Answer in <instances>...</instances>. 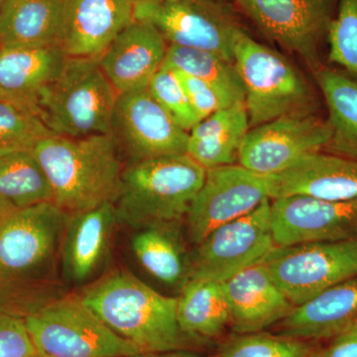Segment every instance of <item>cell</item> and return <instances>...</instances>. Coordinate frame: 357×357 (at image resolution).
Segmentation results:
<instances>
[{
	"label": "cell",
	"instance_id": "obj_1",
	"mask_svg": "<svg viewBox=\"0 0 357 357\" xmlns=\"http://www.w3.org/2000/svg\"><path fill=\"white\" fill-rule=\"evenodd\" d=\"M33 153L53 192V203L68 213L114 204L121 187V151L112 133L70 138L46 136Z\"/></svg>",
	"mask_w": 357,
	"mask_h": 357
},
{
	"label": "cell",
	"instance_id": "obj_2",
	"mask_svg": "<svg viewBox=\"0 0 357 357\" xmlns=\"http://www.w3.org/2000/svg\"><path fill=\"white\" fill-rule=\"evenodd\" d=\"M79 296L105 325L144 352L190 349L198 344L178 326V297L161 295L126 270L107 274Z\"/></svg>",
	"mask_w": 357,
	"mask_h": 357
},
{
	"label": "cell",
	"instance_id": "obj_3",
	"mask_svg": "<svg viewBox=\"0 0 357 357\" xmlns=\"http://www.w3.org/2000/svg\"><path fill=\"white\" fill-rule=\"evenodd\" d=\"M206 172L188 154L142 160L124 167L114 203L119 222L138 229L178 223L187 218Z\"/></svg>",
	"mask_w": 357,
	"mask_h": 357
},
{
	"label": "cell",
	"instance_id": "obj_4",
	"mask_svg": "<svg viewBox=\"0 0 357 357\" xmlns=\"http://www.w3.org/2000/svg\"><path fill=\"white\" fill-rule=\"evenodd\" d=\"M119 93L98 58H67L62 70L40 93L36 107L54 135L70 138L112 133Z\"/></svg>",
	"mask_w": 357,
	"mask_h": 357
},
{
	"label": "cell",
	"instance_id": "obj_5",
	"mask_svg": "<svg viewBox=\"0 0 357 357\" xmlns=\"http://www.w3.org/2000/svg\"><path fill=\"white\" fill-rule=\"evenodd\" d=\"M234 65L245 89L250 128L287 115L312 114L314 93L299 70L244 31L234 46Z\"/></svg>",
	"mask_w": 357,
	"mask_h": 357
},
{
	"label": "cell",
	"instance_id": "obj_6",
	"mask_svg": "<svg viewBox=\"0 0 357 357\" xmlns=\"http://www.w3.org/2000/svg\"><path fill=\"white\" fill-rule=\"evenodd\" d=\"M24 321L36 351L50 357H122L144 352L105 325L79 295L47 302Z\"/></svg>",
	"mask_w": 357,
	"mask_h": 357
},
{
	"label": "cell",
	"instance_id": "obj_7",
	"mask_svg": "<svg viewBox=\"0 0 357 357\" xmlns=\"http://www.w3.org/2000/svg\"><path fill=\"white\" fill-rule=\"evenodd\" d=\"M70 213L53 202L11 213L0 227V293L20 290L51 266Z\"/></svg>",
	"mask_w": 357,
	"mask_h": 357
},
{
	"label": "cell",
	"instance_id": "obj_8",
	"mask_svg": "<svg viewBox=\"0 0 357 357\" xmlns=\"http://www.w3.org/2000/svg\"><path fill=\"white\" fill-rule=\"evenodd\" d=\"M135 20L156 27L167 43L213 52L234 63L243 31L229 7L215 0H160L135 6Z\"/></svg>",
	"mask_w": 357,
	"mask_h": 357
},
{
	"label": "cell",
	"instance_id": "obj_9",
	"mask_svg": "<svg viewBox=\"0 0 357 357\" xmlns=\"http://www.w3.org/2000/svg\"><path fill=\"white\" fill-rule=\"evenodd\" d=\"M294 307L357 276V241L276 248L263 261Z\"/></svg>",
	"mask_w": 357,
	"mask_h": 357
},
{
	"label": "cell",
	"instance_id": "obj_10",
	"mask_svg": "<svg viewBox=\"0 0 357 357\" xmlns=\"http://www.w3.org/2000/svg\"><path fill=\"white\" fill-rule=\"evenodd\" d=\"M271 225V199L252 211L220 225L199 243L189 279L225 282L266 259L276 248Z\"/></svg>",
	"mask_w": 357,
	"mask_h": 357
},
{
	"label": "cell",
	"instance_id": "obj_11",
	"mask_svg": "<svg viewBox=\"0 0 357 357\" xmlns=\"http://www.w3.org/2000/svg\"><path fill=\"white\" fill-rule=\"evenodd\" d=\"M268 39L298 54L316 70L319 51L340 0H237Z\"/></svg>",
	"mask_w": 357,
	"mask_h": 357
},
{
	"label": "cell",
	"instance_id": "obj_12",
	"mask_svg": "<svg viewBox=\"0 0 357 357\" xmlns=\"http://www.w3.org/2000/svg\"><path fill=\"white\" fill-rule=\"evenodd\" d=\"M266 199H271L267 176L236 164L208 169L185 218L190 241L199 245L213 230L248 215Z\"/></svg>",
	"mask_w": 357,
	"mask_h": 357
},
{
	"label": "cell",
	"instance_id": "obj_13",
	"mask_svg": "<svg viewBox=\"0 0 357 357\" xmlns=\"http://www.w3.org/2000/svg\"><path fill=\"white\" fill-rule=\"evenodd\" d=\"M112 134L132 163L188 151L189 132L176 123L148 88L119 93Z\"/></svg>",
	"mask_w": 357,
	"mask_h": 357
},
{
	"label": "cell",
	"instance_id": "obj_14",
	"mask_svg": "<svg viewBox=\"0 0 357 357\" xmlns=\"http://www.w3.org/2000/svg\"><path fill=\"white\" fill-rule=\"evenodd\" d=\"M330 138L328 122L314 114L279 117L249 129L238 163L253 172L272 175L307 154L323 151Z\"/></svg>",
	"mask_w": 357,
	"mask_h": 357
},
{
	"label": "cell",
	"instance_id": "obj_15",
	"mask_svg": "<svg viewBox=\"0 0 357 357\" xmlns=\"http://www.w3.org/2000/svg\"><path fill=\"white\" fill-rule=\"evenodd\" d=\"M271 225L277 248L357 241V198L326 201L290 196L271 202Z\"/></svg>",
	"mask_w": 357,
	"mask_h": 357
},
{
	"label": "cell",
	"instance_id": "obj_16",
	"mask_svg": "<svg viewBox=\"0 0 357 357\" xmlns=\"http://www.w3.org/2000/svg\"><path fill=\"white\" fill-rule=\"evenodd\" d=\"M168 43L154 25L133 21L98 58L117 93L146 89L165 60Z\"/></svg>",
	"mask_w": 357,
	"mask_h": 357
},
{
	"label": "cell",
	"instance_id": "obj_17",
	"mask_svg": "<svg viewBox=\"0 0 357 357\" xmlns=\"http://www.w3.org/2000/svg\"><path fill=\"white\" fill-rule=\"evenodd\" d=\"M134 20L131 0H65L61 47L69 58H100Z\"/></svg>",
	"mask_w": 357,
	"mask_h": 357
},
{
	"label": "cell",
	"instance_id": "obj_18",
	"mask_svg": "<svg viewBox=\"0 0 357 357\" xmlns=\"http://www.w3.org/2000/svg\"><path fill=\"white\" fill-rule=\"evenodd\" d=\"M271 199L305 196L326 201L357 198V160L318 151L268 175Z\"/></svg>",
	"mask_w": 357,
	"mask_h": 357
},
{
	"label": "cell",
	"instance_id": "obj_19",
	"mask_svg": "<svg viewBox=\"0 0 357 357\" xmlns=\"http://www.w3.org/2000/svg\"><path fill=\"white\" fill-rule=\"evenodd\" d=\"M234 333L263 332L280 323L294 305L276 285L264 263L248 268L222 282Z\"/></svg>",
	"mask_w": 357,
	"mask_h": 357
},
{
	"label": "cell",
	"instance_id": "obj_20",
	"mask_svg": "<svg viewBox=\"0 0 357 357\" xmlns=\"http://www.w3.org/2000/svg\"><path fill=\"white\" fill-rule=\"evenodd\" d=\"M117 223L114 204L70 215L61 243V258L63 272L70 283H84L100 269L109 255Z\"/></svg>",
	"mask_w": 357,
	"mask_h": 357
},
{
	"label": "cell",
	"instance_id": "obj_21",
	"mask_svg": "<svg viewBox=\"0 0 357 357\" xmlns=\"http://www.w3.org/2000/svg\"><path fill=\"white\" fill-rule=\"evenodd\" d=\"M357 326V276L294 307L279 323V335L307 342L332 340Z\"/></svg>",
	"mask_w": 357,
	"mask_h": 357
},
{
	"label": "cell",
	"instance_id": "obj_22",
	"mask_svg": "<svg viewBox=\"0 0 357 357\" xmlns=\"http://www.w3.org/2000/svg\"><path fill=\"white\" fill-rule=\"evenodd\" d=\"M65 52L52 46H0V95L36 105L37 98L62 70Z\"/></svg>",
	"mask_w": 357,
	"mask_h": 357
},
{
	"label": "cell",
	"instance_id": "obj_23",
	"mask_svg": "<svg viewBox=\"0 0 357 357\" xmlns=\"http://www.w3.org/2000/svg\"><path fill=\"white\" fill-rule=\"evenodd\" d=\"M250 126L244 102L218 110L189 132L187 154L206 170L234 165Z\"/></svg>",
	"mask_w": 357,
	"mask_h": 357
},
{
	"label": "cell",
	"instance_id": "obj_24",
	"mask_svg": "<svg viewBox=\"0 0 357 357\" xmlns=\"http://www.w3.org/2000/svg\"><path fill=\"white\" fill-rule=\"evenodd\" d=\"M65 0H6L0 46H61Z\"/></svg>",
	"mask_w": 357,
	"mask_h": 357
},
{
	"label": "cell",
	"instance_id": "obj_25",
	"mask_svg": "<svg viewBox=\"0 0 357 357\" xmlns=\"http://www.w3.org/2000/svg\"><path fill=\"white\" fill-rule=\"evenodd\" d=\"M314 79L328 109L331 138L324 152L357 160V79L347 73L319 67Z\"/></svg>",
	"mask_w": 357,
	"mask_h": 357
},
{
	"label": "cell",
	"instance_id": "obj_26",
	"mask_svg": "<svg viewBox=\"0 0 357 357\" xmlns=\"http://www.w3.org/2000/svg\"><path fill=\"white\" fill-rule=\"evenodd\" d=\"M177 319L181 331L195 342L220 337L230 324L222 282L188 279L178 297Z\"/></svg>",
	"mask_w": 357,
	"mask_h": 357
},
{
	"label": "cell",
	"instance_id": "obj_27",
	"mask_svg": "<svg viewBox=\"0 0 357 357\" xmlns=\"http://www.w3.org/2000/svg\"><path fill=\"white\" fill-rule=\"evenodd\" d=\"M177 223L141 229L131 239V248L141 265L155 278L171 286H182L190 276L177 234Z\"/></svg>",
	"mask_w": 357,
	"mask_h": 357
},
{
	"label": "cell",
	"instance_id": "obj_28",
	"mask_svg": "<svg viewBox=\"0 0 357 357\" xmlns=\"http://www.w3.org/2000/svg\"><path fill=\"white\" fill-rule=\"evenodd\" d=\"M0 199L15 210L53 202V192L33 149L0 154Z\"/></svg>",
	"mask_w": 357,
	"mask_h": 357
},
{
	"label": "cell",
	"instance_id": "obj_29",
	"mask_svg": "<svg viewBox=\"0 0 357 357\" xmlns=\"http://www.w3.org/2000/svg\"><path fill=\"white\" fill-rule=\"evenodd\" d=\"M162 67L181 70L218 89L232 102H244L245 89L234 63L213 52L168 44Z\"/></svg>",
	"mask_w": 357,
	"mask_h": 357
},
{
	"label": "cell",
	"instance_id": "obj_30",
	"mask_svg": "<svg viewBox=\"0 0 357 357\" xmlns=\"http://www.w3.org/2000/svg\"><path fill=\"white\" fill-rule=\"evenodd\" d=\"M49 135L36 105L0 95V154L33 149Z\"/></svg>",
	"mask_w": 357,
	"mask_h": 357
},
{
	"label": "cell",
	"instance_id": "obj_31",
	"mask_svg": "<svg viewBox=\"0 0 357 357\" xmlns=\"http://www.w3.org/2000/svg\"><path fill=\"white\" fill-rule=\"evenodd\" d=\"M314 347L311 342L287 335L234 333L220 345L218 357H310Z\"/></svg>",
	"mask_w": 357,
	"mask_h": 357
},
{
	"label": "cell",
	"instance_id": "obj_32",
	"mask_svg": "<svg viewBox=\"0 0 357 357\" xmlns=\"http://www.w3.org/2000/svg\"><path fill=\"white\" fill-rule=\"evenodd\" d=\"M326 40L328 61L357 79V0H340Z\"/></svg>",
	"mask_w": 357,
	"mask_h": 357
},
{
	"label": "cell",
	"instance_id": "obj_33",
	"mask_svg": "<svg viewBox=\"0 0 357 357\" xmlns=\"http://www.w3.org/2000/svg\"><path fill=\"white\" fill-rule=\"evenodd\" d=\"M155 100L184 130L190 132L199 121L187 93L173 70L162 67L148 86Z\"/></svg>",
	"mask_w": 357,
	"mask_h": 357
},
{
	"label": "cell",
	"instance_id": "obj_34",
	"mask_svg": "<svg viewBox=\"0 0 357 357\" xmlns=\"http://www.w3.org/2000/svg\"><path fill=\"white\" fill-rule=\"evenodd\" d=\"M172 70V69H171ZM184 88L190 103L199 121L215 114L218 110L234 105L227 96L218 89L203 79L185 74L181 70H173Z\"/></svg>",
	"mask_w": 357,
	"mask_h": 357
},
{
	"label": "cell",
	"instance_id": "obj_35",
	"mask_svg": "<svg viewBox=\"0 0 357 357\" xmlns=\"http://www.w3.org/2000/svg\"><path fill=\"white\" fill-rule=\"evenodd\" d=\"M35 352L24 319L0 311V357H28Z\"/></svg>",
	"mask_w": 357,
	"mask_h": 357
},
{
	"label": "cell",
	"instance_id": "obj_36",
	"mask_svg": "<svg viewBox=\"0 0 357 357\" xmlns=\"http://www.w3.org/2000/svg\"><path fill=\"white\" fill-rule=\"evenodd\" d=\"M310 357H357V326L314 347Z\"/></svg>",
	"mask_w": 357,
	"mask_h": 357
},
{
	"label": "cell",
	"instance_id": "obj_37",
	"mask_svg": "<svg viewBox=\"0 0 357 357\" xmlns=\"http://www.w3.org/2000/svg\"><path fill=\"white\" fill-rule=\"evenodd\" d=\"M122 357H204L201 354L190 351V349H180V351L163 352H142V354H133V356Z\"/></svg>",
	"mask_w": 357,
	"mask_h": 357
},
{
	"label": "cell",
	"instance_id": "obj_38",
	"mask_svg": "<svg viewBox=\"0 0 357 357\" xmlns=\"http://www.w3.org/2000/svg\"><path fill=\"white\" fill-rule=\"evenodd\" d=\"M15 211L17 210H15V208H14L13 206H11L10 204L6 203V202L2 201V199H0V227L3 225L6 218Z\"/></svg>",
	"mask_w": 357,
	"mask_h": 357
},
{
	"label": "cell",
	"instance_id": "obj_39",
	"mask_svg": "<svg viewBox=\"0 0 357 357\" xmlns=\"http://www.w3.org/2000/svg\"><path fill=\"white\" fill-rule=\"evenodd\" d=\"M131 1L133 2L134 6H138V4L154 3L160 0H131Z\"/></svg>",
	"mask_w": 357,
	"mask_h": 357
},
{
	"label": "cell",
	"instance_id": "obj_40",
	"mask_svg": "<svg viewBox=\"0 0 357 357\" xmlns=\"http://www.w3.org/2000/svg\"><path fill=\"white\" fill-rule=\"evenodd\" d=\"M28 357H50V356H46V354H41V352L36 351V352H35V354H33L32 356H29Z\"/></svg>",
	"mask_w": 357,
	"mask_h": 357
},
{
	"label": "cell",
	"instance_id": "obj_41",
	"mask_svg": "<svg viewBox=\"0 0 357 357\" xmlns=\"http://www.w3.org/2000/svg\"><path fill=\"white\" fill-rule=\"evenodd\" d=\"M4 2L6 0H0V11H1L2 6H3Z\"/></svg>",
	"mask_w": 357,
	"mask_h": 357
}]
</instances>
